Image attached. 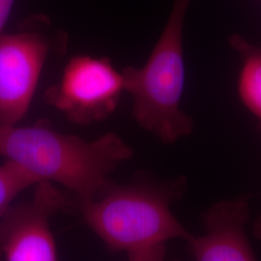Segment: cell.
Returning <instances> with one entry per match:
<instances>
[{
    "label": "cell",
    "instance_id": "cell-12",
    "mask_svg": "<svg viewBox=\"0 0 261 261\" xmlns=\"http://www.w3.org/2000/svg\"><path fill=\"white\" fill-rule=\"evenodd\" d=\"M252 233H253V235H254L255 237L261 239V216L260 217H258V219L255 220V222L253 223Z\"/></svg>",
    "mask_w": 261,
    "mask_h": 261
},
{
    "label": "cell",
    "instance_id": "cell-7",
    "mask_svg": "<svg viewBox=\"0 0 261 261\" xmlns=\"http://www.w3.org/2000/svg\"><path fill=\"white\" fill-rule=\"evenodd\" d=\"M249 201L222 200L202 214L205 233L187 243L196 261H257L246 234Z\"/></svg>",
    "mask_w": 261,
    "mask_h": 261
},
{
    "label": "cell",
    "instance_id": "cell-3",
    "mask_svg": "<svg viewBox=\"0 0 261 261\" xmlns=\"http://www.w3.org/2000/svg\"><path fill=\"white\" fill-rule=\"evenodd\" d=\"M191 0H174L169 18L146 63L122 70L125 92L133 97V117L163 143L191 135L194 121L181 109L185 88L183 30Z\"/></svg>",
    "mask_w": 261,
    "mask_h": 261
},
{
    "label": "cell",
    "instance_id": "cell-4",
    "mask_svg": "<svg viewBox=\"0 0 261 261\" xmlns=\"http://www.w3.org/2000/svg\"><path fill=\"white\" fill-rule=\"evenodd\" d=\"M125 81L109 57L75 56L65 66L58 84L49 87L45 101L67 120L87 126L103 121L116 110Z\"/></svg>",
    "mask_w": 261,
    "mask_h": 261
},
{
    "label": "cell",
    "instance_id": "cell-10",
    "mask_svg": "<svg viewBox=\"0 0 261 261\" xmlns=\"http://www.w3.org/2000/svg\"><path fill=\"white\" fill-rule=\"evenodd\" d=\"M128 257L129 261H168L166 244L128 252Z\"/></svg>",
    "mask_w": 261,
    "mask_h": 261
},
{
    "label": "cell",
    "instance_id": "cell-13",
    "mask_svg": "<svg viewBox=\"0 0 261 261\" xmlns=\"http://www.w3.org/2000/svg\"><path fill=\"white\" fill-rule=\"evenodd\" d=\"M2 257H3V255H2V252H1V249H0V261L2 259Z\"/></svg>",
    "mask_w": 261,
    "mask_h": 261
},
{
    "label": "cell",
    "instance_id": "cell-5",
    "mask_svg": "<svg viewBox=\"0 0 261 261\" xmlns=\"http://www.w3.org/2000/svg\"><path fill=\"white\" fill-rule=\"evenodd\" d=\"M79 199L40 181L30 200L12 205L0 218V249L6 261H59L50 219L77 210Z\"/></svg>",
    "mask_w": 261,
    "mask_h": 261
},
{
    "label": "cell",
    "instance_id": "cell-2",
    "mask_svg": "<svg viewBox=\"0 0 261 261\" xmlns=\"http://www.w3.org/2000/svg\"><path fill=\"white\" fill-rule=\"evenodd\" d=\"M186 187L183 176L160 181L140 173L130 184L110 181L94 200L79 202L77 211L110 252L128 253L170 239L187 242L193 235L170 209Z\"/></svg>",
    "mask_w": 261,
    "mask_h": 261
},
{
    "label": "cell",
    "instance_id": "cell-8",
    "mask_svg": "<svg viewBox=\"0 0 261 261\" xmlns=\"http://www.w3.org/2000/svg\"><path fill=\"white\" fill-rule=\"evenodd\" d=\"M228 43L242 60L238 81L240 99L258 120L261 133V46L253 45L238 34L231 35Z\"/></svg>",
    "mask_w": 261,
    "mask_h": 261
},
{
    "label": "cell",
    "instance_id": "cell-1",
    "mask_svg": "<svg viewBox=\"0 0 261 261\" xmlns=\"http://www.w3.org/2000/svg\"><path fill=\"white\" fill-rule=\"evenodd\" d=\"M133 155L113 133L88 141L53 130L46 123L0 126V156L39 181L65 187L79 202L94 200L110 182V174Z\"/></svg>",
    "mask_w": 261,
    "mask_h": 261
},
{
    "label": "cell",
    "instance_id": "cell-9",
    "mask_svg": "<svg viewBox=\"0 0 261 261\" xmlns=\"http://www.w3.org/2000/svg\"><path fill=\"white\" fill-rule=\"evenodd\" d=\"M39 182L37 178L11 161L6 160L0 165V218L20 193Z\"/></svg>",
    "mask_w": 261,
    "mask_h": 261
},
{
    "label": "cell",
    "instance_id": "cell-11",
    "mask_svg": "<svg viewBox=\"0 0 261 261\" xmlns=\"http://www.w3.org/2000/svg\"><path fill=\"white\" fill-rule=\"evenodd\" d=\"M15 0H0V35L9 19Z\"/></svg>",
    "mask_w": 261,
    "mask_h": 261
},
{
    "label": "cell",
    "instance_id": "cell-6",
    "mask_svg": "<svg viewBox=\"0 0 261 261\" xmlns=\"http://www.w3.org/2000/svg\"><path fill=\"white\" fill-rule=\"evenodd\" d=\"M46 21L35 17L0 35V126H15L28 113L51 48Z\"/></svg>",
    "mask_w": 261,
    "mask_h": 261
}]
</instances>
